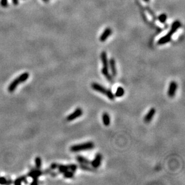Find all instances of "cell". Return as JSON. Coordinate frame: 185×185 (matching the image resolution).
Here are the masks:
<instances>
[{"label": "cell", "mask_w": 185, "mask_h": 185, "mask_svg": "<svg viewBox=\"0 0 185 185\" xmlns=\"http://www.w3.org/2000/svg\"><path fill=\"white\" fill-rule=\"evenodd\" d=\"M43 174V171H41L40 169L37 168H31V171L28 173L27 177H29L32 178L33 180L38 179L40 176H41Z\"/></svg>", "instance_id": "5b68a950"}, {"label": "cell", "mask_w": 185, "mask_h": 185, "mask_svg": "<svg viewBox=\"0 0 185 185\" xmlns=\"http://www.w3.org/2000/svg\"><path fill=\"white\" fill-rule=\"evenodd\" d=\"M102 159V156L101 153H98L96 154V155H95V158L93 159V161L91 162V165H92V167H93V168H98L101 165Z\"/></svg>", "instance_id": "ba28073f"}, {"label": "cell", "mask_w": 185, "mask_h": 185, "mask_svg": "<svg viewBox=\"0 0 185 185\" xmlns=\"http://www.w3.org/2000/svg\"><path fill=\"white\" fill-rule=\"evenodd\" d=\"M144 1H149V0H144Z\"/></svg>", "instance_id": "4dcf8cb0"}, {"label": "cell", "mask_w": 185, "mask_h": 185, "mask_svg": "<svg viewBox=\"0 0 185 185\" xmlns=\"http://www.w3.org/2000/svg\"><path fill=\"white\" fill-rule=\"evenodd\" d=\"M12 183H13V182H12V181H11V180H10V179H8H8H7L6 185H10V184H11Z\"/></svg>", "instance_id": "f546056e"}, {"label": "cell", "mask_w": 185, "mask_h": 185, "mask_svg": "<svg viewBox=\"0 0 185 185\" xmlns=\"http://www.w3.org/2000/svg\"><path fill=\"white\" fill-rule=\"evenodd\" d=\"M14 183V184L15 185H21L22 180H21V179H20V177H18V178L16 179V180H14V183Z\"/></svg>", "instance_id": "d4e9b609"}, {"label": "cell", "mask_w": 185, "mask_h": 185, "mask_svg": "<svg viewBox=\"0 0 185 185\" xmlns=\"http://www.w3.org/2000/svg\"><path fill=\"white\" fill-rule=\"evenodd\" d=\"M180 25H181V24H180V22H179V21L174 22L173 23V24L172 25V26H171V29L168 33V34L159 40V41H158V45H164V44L167 43H168L169 42H170V40H171V36H172L173 35V34L175 33L176 31L178 29V28L180 27Z\"/></svg>", "instance_id": "3957f363"}, {"label": "cell", "mask_w": 185, "mask_h": 185, "mask_svg": "<svg viewBox=\"0 0 185 185\" xmlns=\"http://www.w3.org/2000/svg\"><path fill=\"white\" fill-rule=\"evenodd\" d=\"M155 113H156V110H155V108H151L149 110V111H148L147 113L146 114V115L145 116L144 119V122L146 123H149L153 119Z\"/></svg>", "instance_id": "9c48e42d"}, {"label": "cell", "mask_w": 185, "mask_h": 185, "mask_svg": "<svg viewBox=\"0 0 185 185\" xmlns=\"http://www.w3.org/2000/svg\"><path fill=\"white\" fill-rule=\"evenodd\" d=\"M19 83H20V82L19 81V80L18 77H17V78H16L11 83H10V85H9V86H8V92H14V90L16 89V88H17V86H18Z\"/></svg>", "instance_id": "8fae6325"}, {"label": "cell", "mask_w": 185, "mask_h": 185, "mask_svg": "<svg viewBox=\"0 0 185 185\" xmlns=\"http://www.w3.org/2000/svg\"><path fill=\"white\" fill-rule=\"evenodd\" d=\"M64 174V177L65 178H67V179H70V178H73L74 177V172L71 171V170H67V171H65V173H63Z\"/></svg>", "instance_id": "ffe728a7"}, {"label": "cell", "mask_w": 185, "mask_h": 185, "mask_svg": "<svg viewBox=\"0 0 185 185\" xmlns=\"http://www.w3.org/2000/svg\"><path fill=\"white\" fill-rule=\"evenodd\" d=\"M79 167L80 169H82V170H85V171H92V172H94V171H96V168H93V167H92V166H89L88 164H81L80 165H79Z\"/></svg>", "instance_id": "9a60e30c"}, {"label": "cell", "mask_w": 185, "mask_h": 185, "mask_svg": "<svg viewBox=\"0 0 185 185\" xmlns=\"http://www.w3.org/2000/svg\"><path fill=\"white\" fill-rule=\"evenodd\" d=\"M58 170L59 173H64L65 171H67V170H69L68 165H59L58 166Z\"/></svg>", "instance_id": "ac0fdd59"}, {"label": "cell", "mask_w": 185, "mask_h": 185, "mask_svg": "<svg viewBox=\"0 0 185 185\" xmlns=\"http://www.w3.org/2000/svg\"><path fill=\"white\" fill-rule=\"evenodd\" d=\"M94 144L92 141H88L86 143L73 145L70 147V150L72 152H79L80 151L92 149L94 148Z\"/></svg>", "instance_id": "277c9868"}, {"label": "cell", "mask_w": 185, "mask_h": 185, "mask_svg": "<svg viewBox=\"0 0 185 185\" xmlns=\"http://www.w3.org/2000/svg\"><path fill=\"white\" fill-rule=\"evenodd\" d=\"M29 73H26H26H23V74H20L18 77V79L19 80L20 83H23V82H25L27 80V79L29 78Z\"/></svg>", "instance_id": "2e32d148"}, {"label": "cell", "mask_w": 185, "mask_h": 185, "mask_svg": "<svg viewBox=\"0 0 185 185\" xmlns=\"http://www.w3.org/2000/svg\"><path fill=\"white\" fill-rule=\"evenodd\" d=\"M102 120L103 124L105 127L109 126L110 124V117L109 114L106 112L104 113L102 115Z\"/></svg>", "instance_id": "7c38bea8"}, {"label": "cell", "mask_w": 185, "mask_h": 185, "mask_svg": "<svg viewBox=\"0 0 185 185\" xmlns=\"http://www.w3.org/2000/svg\"><path fill=\"white\" fill-rule=\"evenodd\" d=\"M7 179L4 177H0V185H6Z\"/></svg>", "instance_id": "cb8c5ba5"}, {"label": "cell", "mask_w": 185, "mask_h": 185, "mask_svg": "<svg viewBox=\"0 0 185 185\" xmlns=\"http://www.w3.org/2000/svg\"><path fill=\"white\" fill-rule=\"evenodd\" d=\"M125 93L124 89L122 87H118L117 88V90L116 91V93L114 94V96H116V97H122L123 96Z\"/></svg>", "instance_id": "e0dca14e"}, {"label": "cell", "mask_w": 185, "mask_h": 185, "mask_svg": "<svg viewBox=\"0 0 185 185\" xmlns=\"http://www.w3.org/2000/svg\"><path fill=\"white\" fill-rule=\"evenodd\" d=\"M1 5L3 7H5L7 5V0H1Z\"/></svg>", "instance_id": "4316f807"}, {"label": "cell", "mask_w": 185, "mask_h": 185, "mask_svg": "<svg viewBox=\"0 0 185 185\" xmlns=\"http://www.w3.org/2000/svg\"><path fill=\"white\" fill-rule=\"evenodd\" d=\"M52 171V170H51L50 168L47 169V170H44V171H43V174H49Z\"/></svg>", "instance_id": "484cf974"}, {"label": "cell", "mask_w": 185, "mask_h": 185, "mask_svg": "<svg viewBox=\"0 0 185 185\" xmlns=\"http://www.w3.org/2000/svg\"><path fill=\"white\" fill-rule=\"evenodd\" d=\"M101 59L102 64V68L101 70V73L103 74L104 76H105L107 80L110 83H113L114 82L113 77L112 75H110L108 71V61L107 59V53L105 52H102L101 54Z\"/></svg>", "instance_id": "6da1fadb"}, {"label": "cell", "mask_w": 185, "mask_h": 185, "mask_svg": "<svg viewBox=\"0 0 185 185\" xmlns=\"http://www.w3.org/2000/svg\"><path fill=\"white\" fill-rule=\"evenodd\" d=\"M91 88L94 91H96V92H99V93L105 95L107 98H108L111 100H114V98H115L114 94H113V93L111 92V90L107 89V88L102 86V85L99 84V83L93 82L91 84Z\"/></svg>", "instance_id": "7a4b0ae2"}, {"label": "cell", "mask_w": 185, "mask_h": 185, "mask_svg": "<svg viewBox=\"0 0 185 185\" xmlns=\"http://www.w3.org/2000/svg\"><path fill=\"white\" fill-rule=\"evenodd\" d=\"M108 65L110 66V68L113 77H116L117 75V70L116 67L115 60L113 58H111L108 62Z\"/></svg>", "instance_id": "30bf717a"}, {"label": "cell", "mask_w": 185, "mask_h": 185, "mask_svg": "<svg viewBox=\"0 0 185 185\" xmlns=\"http://www.w3.org/2000/svg\"><path fill=\"white\" fill-rule=\"evenodd\" d=\"M59 165V164H57V163H52V164L50 165V168L51 170H55V169L58 168Z\"/></svg>", "instance_id": "603a6c76"}, {"label": "cell", "mask_w": 185, "mask_h": 185, "mask_svg": "<svg viewBox=\"0 0 185 185\" xmlns=\"http://www.w3.org/2000/svg\"><path fill=\"white\" fill-rule=\"evenodd\" d=\"M35 165H36V167L37 168L40 169L41 167H42V161L40 157L37 156L35 158Z\"/></svg>", "instance_id": "d6986e66"}, {"label": "cell", "mask_w": 185, "mask_h": 185, "mask_svg": "<svg viewBox=\"0 0 185 185\" xmlns=\"http://www.w3.org/2000/svg\"><path fill=\"white\" fill-rule=\"evenodd\" d=\"M38 184H39V180H38V179L33 180V182L31 183V185H37Z\"/></svg>", "instance_id": "f1b7e54d"}, {"label": "cell", "mask_w": 185, "mask_h": 185, "mask_svg": "<svg viewBox=\"0 0 185 185\" xmlns=\"http://www.w3.org/2000/svg\"><path fill=\"white\" fill-rule=\"evenodd\" d=\"M76 159L79 163H80V164H88V165L91 164V161H89V160L87 159V158H85L84 156H81V155H77V156H76Z\"/></svg>", "instance_id": "5bb4252c"}, {"label": "cell", "mask_w": 185, "mask_h": 185, "mask_svg": "<svg viewBox=\"0 0 185 185\" xmlns=\"http://www.w3.org/2000/svg\"><path fill=\"white\" fill-rule=\"evenodd\" d=\"M68 165L69 170H71L73 172H75V171L77 170V168H78V165H76V164H70Z\"/></svg>", "instance_id": "44dd1931"}, {"label": "cell", "mask_w": 185, "mask_h": 185, "mask_svg": "<svg viewBox=\"0 0 185 185\" xmlns=\"http://www.w3.org/2000/svg\"><path fill=\"white\" fill-rule=\"evenodd\" d=\"M158 19L161 23H164L167 20V15L165 14H162L158 17Z\"/></svg>", "instance_id": "7402d4cb"}, {"label": "cell", "mask_w": 185, "mask_h": 185, "mask_svg": "<svg viewBox=\"0 0 185 185\" xmlns=\"http://www.w3.org/2000/svg\"><path fill=\"white\" fill-rule=\"evenodd\" d=\"M49 174L51 176H52V177H56V176H58V173H56V172H55V171H52Z\"/></svg>", "instance_id": "83f0119b"}, {"label": "cell", "mask_w": 185, "mask_h": 185, "mask_svg": "<svg viewBox=\"0 0 185 185\" xmlns=\"http://www.w3.org/2000/svg\"><path fill=\"white\" fill-rule=\"evenodd\" d=\"M177 88H178V85H177V82L175 81L170 82L168 90V95L169 97L173 98L175 96Z\"/></svg>", "instance_id": "8992f818"}, {"label": "cell", "mask_w": 185, "mask_h": 185, "mask_svg": "<svg viewBox=\"0 0 185 185\" xmlns=\"http://www.w3.org/2000/svg\"><path fill=\"white\" fill-rule=\"evenodd\" d=\"M111 32H112L111 31V29L110 28H109L105 29V30L103 32V33L102 34V35L101 36L100 40L101 42H103L105 40H106L107 38L111 35Z\"/></svg>", "instance_id": "4fadbf2b"}, {"label": "cell", "mask_w": 185, "mask_h": 185, "mask_svg": "<svg viewBox=\"0 0 185 185\" xmlns=\"http://www.w3.org/2000/svg\"><path fill=\"white\" fill-rule=\"evenodd\" d=\"M82 114H83V110H82V108H77L74 112L68 116L67 119L68 121H72V120H74L78 117L82 116Z\"/></svg>", "instance_id": "52a82bcc"}]
</instances>
